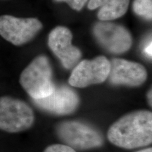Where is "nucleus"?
Returning <instances> with one entry per match:
<instances>
[{"instance_id":"5","label":"nucleus","mask_w":152,"mask_h":152,"mask_svg":"<svg viewBox=\"0 0 152 152\" xmlns=\"http://www.w3.org/2000/svg\"><path fill=\"white\" fill-rule=\"evenodd\" d=\"M109 72L110 61L105 56L83 60L74 67L68 83L72 87L78 88L100 84L108 79Z\"/></svg>"},{"instance_id":"13","label":"nucleus","mask_w":152,"mask_h":152,"mask_svg":"<svg viewBox=\"0 0 152 152\" xmlns=\"http://www.w3.org/2000/svg\"><path fill=\"white\" fill-rule=\"evenodd\" d=\"M44 152H76L66 144H53L47 147Z\"/></svg>"},{"instance_id":"12","label":"nucleus","mask_w":152,"mask_h":152,"mask_svg":"<svg viewBox=\"0 0 152 152\" xmlns=\"http://www.w3.org/2000/svg\"><path fill=\"white\" fill-rule=\"evenodd\" d=\"M133 9L139 16L147 19H151V0H135L133 4Z\"/></svg>"},{"instance_id":"3","label":"nucleus","mask_w":152,"mask_h":152,"mask_svg":"<svg viewBox=\"0 0 152 152\" xmlns=\"http://www.w3.org/2000/svg\"><path fill=\"white\" fill-rule=\"evenodd\" d=\"M56 133L64 144L75 151L99 148L104 144L103 136L97 129L80 121L60 123Z\"/></svg>"},{"instance_id":"8","label":"nucleus","mask_w":152,"mask_h":152,"mask_svg":"<svg viewBox=\"0 0 152 152\" xmlns=\"http://www.w3.org/2000/svg\"><path fill=\"white\" fill-rule=\"evenodd\" d=\"M99 42L110 52L122 54L132 46V37L124 27L109 22H100L94 27Z\"/></svg>"},{"instance_id":"16","label":"nucleus","mask_w":152,"mask_h":152,"mask_svg":"<svg viewBox=\"0 0 152 152\" xmlns=\"http://www.w3.org/2000/svg\"><path fill=\"white\" fill-rule=\"evenodd\" d=\"M151 40L150 39L143 48L144 54L150 58H151Z\"/></svg>"},{"instance_id":"4","label":"nucleus","mask_w":152,"mask_h":152,"mask_svg":"<svg viewBox=\"0 0 152 152\" xmlns=\"http://www.w3.org/2000/svg\"><path fill=\"white\" fill-rule=\"evenodd\" d=\"M34 121L33 109L23 101L0 97V130L11 133L22 132L29 129Z\"/></svg>"},{"instance_id":"2","label":"nucleus","mask_w":152,"mask_h":152,"mask_svg":"<svg viewBox=\"0 0 152 152\" xmlns=\"http://www.w3.org/2000/svg\"><path fill=\"white\" fill-rule=\"evenodd\" d=\"M20 83L33 99L45 98L52 94L55 85L52 80V68L49 59L41 55L23 70Z\"/></svg>"},{"instance_id":"10","label":"nucleus","mask_w":152,"mask_h":152,"mask_svg":"<svg viewBox=\"0 0 152 152\" xmlns=\"http://www.w3.org/2000/svg\"><path fill=\"white\" fill-rule=\"evenodd\" d=\"M108 78L113 85L137 87L146 81L147 72L146 68L138 63L123 58H113L110 62Z\"/></svg>"},{"instance_id":"1","label":"nucleus","mask_w":152,"mask_h":152,"mask_svg":"<svg viewBox=\"0 0 152 152\" xmlns=\"http://www.w3.org/2000/svg\"><path fill=\"white\" fill-rule=\"evenodd\" d=\"M109 142L127 149L147 147L152 142V113L140 110L131 112L115 121L108 130Z\"/></svg>"},{"instance_id":"6","label":"nucleus","mask_w":152,"mask_h":152,"mask_svg":"<svg viewBox=\"0 0 152 152\" xmlns=\"http://www.w3.org/2000/svg\"><path fill=\"white\" fill-rule=\"evenodd\" d=\"M42 28L37 18H20L4 15L0 16V35L14 45L31 40Z\"/></svg>"},{"instance_id":"7","label":"nucleus","mask_w":152,"mask_h":152,"mask_svg":"<svg viewBox=\"0 0 152 152\" xmlns=\"http://www.w3.org/2000/svg\"><path fill=\"white\" fill-rule=\"evenodd\" d=\"M33 101L39 109L58 115L73 113L80 104V98L77 93L66 85L55 86L50 95Z\"/></svg>"},{"instance_id":"15","label":"nucleus","mask_w":152,"mask_h":152,"mask_svg":"<svg viewBox=\"0 0 152 152\" xmlns=\"http://www.w3.org/2000/svg\"><path fill=\"white\" fill-rule=\"evenodd\" d=\"M87 1V0H74L69 6L72 9H75V10L80 11L84 7V5Z\"/></svg>"},{"instance_id":"18","label":"nucleus","mask_w":152,"mask_h":152,"mask_svg":"<svg viewBox=\"0 0 152 152\" xmlns=\"http://www.w3.org/2000/svg\"><path fill=\"white\" fill-rule=\"evenodd\" d=\"M137 152H152V149L151 148H147V149L140 150V151Z\"/></svg>"},{"instance_id":"11","label":"nucleus","mask_w":152,"mask_h":152,"mask_svg":"<svg viewBox=\"0 0 152 152\" xmlns=\"http://www.w3.org/2000/svg\"><path fill=\"white\" fill-rule=\"evenodd\" d=\"M130 0H108L98 13L102 21H109L123 16L128 10Z\"/></svg>"},{"instance_id":"17","label":"nucleus","mask_w":152,"mask_h":152,"mask_svg":"<svg viewBox=\"0 0 152 152\" xmlns=\"http://www.w3.org/2000/svg\"><path fill=\"white\" fill-rule=\"evenodd\" d=\"M147 99H148V102H149V104H150V106H151V90H150L149 93H148L147 95Z\"/></svg>"},{"instance_id":"19","label":"nucleus","mask_w":152,"mask_h":152,"mask_svg":"<svg viewBox=\"0 0 152 152\" xmlns=\"http://www.w3.org/2000/svg\"><path fill=\"white\" fill-rule=\"evenodd\" d=\"M56 1H66V2H67L68 4H71L73 2L74 0H56Z\"/></svg>"},{"instance_id":"9","label":"nucleus","mask_w":152,"mask_h":152,"mask_svg":"<svg viewBox=\"0 0 152 152\" xmlns=\"http://www.w3.org/2000/svg\"><path fill=\"white\" fill-rule=\"evenodd\" d=\"M48 44L66 69L75 67L80 59L81 52L72 45V33L67 28L58 26L54 28L49 34Z\"/></svg>"},{"instance_id":"14","label":"nucleus","mask_w":152,"mask_h":152,"mask_svg":"<svg viewBox=\"0 0 152 152\" xmlns=\"http://www.w3.org/2000/svg\"><path fill=\"white\" fill-rule=\"evenodd\" d=\"M108 0H90L88 3V8L89 9L93 10L98 7L105 4Z\"/></svg>"}]
</instances>
